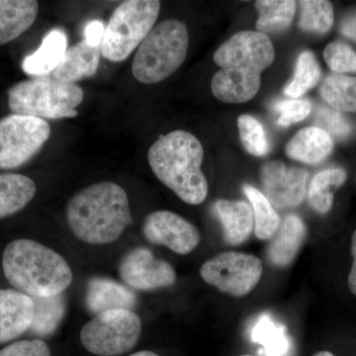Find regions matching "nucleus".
Instances as JSON below:
<instances>
[{"label":"nucleus","instance_id":"f257e3e1","mask_svg":"<svg viewBox=\"0 0 356 356\" xmlns=\"http://www.w3.org/2000/svg\"><path fill=\"white\" fill-rule=\"evenodd\" d=\"M275 57L266 34L257 31L236 33L214 54L221 69L211 83L213 95L226 103H243L254 98L261 84V72Z\"/></svg>","mask_w":356,"mask_h":356},{"label":"nucleus","instance_id":"f03ea898","mask_svg":"<svg viewBox=\"0 0 356 356\" xmlns=\"http://www.w3.org/2000/svg\"><path fill=\"white\" fill-rule=\"evenodd\" d=\"M67 222L70 231L84 243H113L132 222L127 193L111 181L89 185L70 199Z\"/></svg>","mask_w":356,"mask_h":356},{"label":"nucleus","instance_id":"7ed1b4c3","mask_svg":"<svg viewBox=\"0 0 356 356\" xmlns=\"http://www.w3.org/2000/svg\"><path fill=\"white\" fill-rule=\"evenodd\" d=\"M204 149L200 140L186 131L161 136L149 147L147 159L159 181L191 205L208 195V182L201 170Z\"/></svg>","mask_w":356,"mask_h":356},{"label":"nucleus","instance_id":"20e7f679","mask_svg":"<svg viewBox=\"0 0 356 356\" xmlns=\"http://www.w3.org/2000/svg\"><path fill=\"white\" fill-rule=\"evenodd\" d=\"M2 268L10 284L31 298L62 294L72 284V269L64 257L27 238L7 245Z\"/></svg>","mask_w":356,"mask_h":356},{"label":"nucleus","instance_id":"39448f33","mask_svg":"<svg viewBox=\"0 0 356 356\" xmlns=\"http://www.w3.org/2000/svg\"><path fill=\"white\" fill-rule=\"evenodd\" d=\"M83 89L49 76H33L13 84L7 91L13 114L43 120L76 118V107L83 102Z\"/></svg>","mask_w":356,"mask_h":356},{"label":"nucleus","instance_id":"423d86ee","mask_svg":"<svg viewBox=\"0 0 356 356\" xmlns=\"http://www.w3.org/2000/svg\"><path fill=\"white\" fill-rule=\"evenodd\" d=\"M188 46V30L182 21H163L137 49L132 63L134 77L146 84L165 81L184 64Z\"/></svg>","mask_w":356,"mask_h":356},{"label":"nucleus","instance_id":"0eeeda50","mask_svg":"<svg viewBox=\"0 0 356 356\" xmlns=\"http://www.w3.org/2000/svg\"><path fill=\"white\" fill-rule=\"evenodd\" d=\"M161 2L156 0H128L115 9L104 29L102 42L103 57L110 62H123L153 30Z\"/></svg>","mask_w":356,"mask_h":356},{"label":"nucleus","instance_id":"6e6552de","mask_svg":"<svg viewBox=\"0 0 356 356\" xmlns=\"http://www.w3.org/2000/svg\"><path fill=\"white\" fill-rule=\"evenodd\" d=\"M142 334V322L132 310H113L98 314L83 325V348L98 356L121 355L132 350Z\"/></svg>","mask_w":356,"mask_h":356},{"label":"nucleus","instance_id":"1a4fd4ad","mask_svg":"<svg viewBox=\"0 0 356 356\" xmlns=\"http://www.w3.org/2000/svg\"><path fill=\"white\" fill-rule=\"evenodd\" d=\"M50 135V125L43 119L17 114L0 119V170H13L31 161Z\"/></svg>","mask_w":356,"mask_h":356},{"label":"nucleus","instance_id":"9d476101","mask_svg":"<svg viewBox=\"0 0 356 356\" xmlns=\"http://www.w3.org/2000/svg\"><path fill=\"white\" fill-rule=\"evenodd\" d=\"M262 262L255 255L226 252L203 264L200 275L207 284L232 296L242 297L252 292L262 276Z\"/></svg>","mask_w":356,"mask_h":356},{"label":"nucleus","instance_id":"9b49d317","mask_svg":"<svg viewBox=\"0 0 356 356\" xmlns=\"http://www.w3.org/2000/svg\"><path fill=\"white\" fill-rule=\"evenodd\" d=\"M122 280L129 287L143 291L170 287L177 274L168 262L156 259L147 248H136L124 255L119 264Z\"/></svg>","mask_w":356,"mask_h":356},{"label":"nucleus","instance_id":"f8f14e48","mask_svg":"<svg viewBox=\"0 0 356 356\" xmlns=\"http://www.w3.org/2000/svg\"><path fill=\"white\" fill-rule=\"evenodd\" d=\"M143 233L149 243L165 245L178 254H191L200 243L196 227L170 211H156L147 215Z\"/></svg>","mask_w":356,"mask_h":356},{"label":"nucleus","instance_id":"ddd939ff","mask_svg":"<svg viewBox=\"0 0 356 356\" xmlns=\"http://www.w3.org/2000/svg\"><path fill=\"white\" fill-rule=\"evenodd\" d=\"M264 196L277 209H289L303 202L308 173L281 161L264 163L261 172Z\"/></svg>","mask_w":356,"mask_h":356},{"label":"nucleus","instance_id":"4468645a","mask_svg":"<svg viewBox=\"0 0 356 356\" xmlns=\"http://www.w3.org/2000/svg\"><path fill=\"white\" fill-rule=\"evenodd\" d=\"M33 312L31 297L17 290L0 289V343L27 332L31 327Z\"/></svg>","mask_w":356,"mask_h":356},{"label":"nucleus","instance_id":"2eb2a0df","mask_svg":"<svg viewBox=\"0 0 356 356\" xmlns=\"http://www.w3.org/2000/svg\"><path fill=\"white\" fill-rule=\"evenodd\" d=\"M137 303L135 293L125 285L106 277H92L86 286V305L90 313L132 310Z\"/></svg>","mask_w":356,"mask_h":356},{"label":"nucleus","instance_id":"dca6fc26","mask_svg":"<svg viewBox=\"0 0 356 356\" xmlns=\"http://www.w3.org/2000/svg\"><path fill=\"white\" fill-rule=\"evenodd\" d=\"M102 44L91 43L83 38L67 48L62 62L51 76L65 83H76L95 76L102 58Z\"/></svg>","mask_w":356,"mask_h":356},{"label":"nucleus","instance_id":"f3484780","mask_svg":"<svg viewBox=\"0 0 356 356\" xmlns=\"http://www.w3.org/2000/svg\"><path fill=\"white\" fill-rule=\"evenodd\" d=\"M215 211L224 228L225 242L229 245H241L252 235L254 217L250 203L221 199L215 203Z\"/></svg>","mask_w":356,"mask_h":356},{"label":"nucleus","instance_id":"a211bd4d","mask_svg":"<svg viewBox=\"0 0 356 356\" xmlns=\"http://www.w3.org/2000/svg\"><path fill=\"white\" fill-rule=\"evenodd\" d=\"M306 236L303 220L295 214L287 215L280 222L268 248V259L276 266H287L298 254Z\"/></svg>","mask_w":356,"mask_h":356},{"label":"nucleus","instance_id":"6ab92c4d","mask_svg":"<svg viewBox=\"0 0 356 356\" xmlns=\"http://www.w3.org/2000/svg\"><path fill=\"white\" fill-rule=\"evenodd\" d=\"M67 50V37L65 33L62 29L51 30L44 37L39 48L24 58L23 72L31 77L49 76L57 69Z\"/></svg>","mask_w":356,"mask_h":356},{"label":"nucleus","instance_id":"aec40b11","mask_svg":"<svg viewBox=\"0 0 356 356\" xmlns=\"http://www.w3.org/2000/svg\"><path fill=\"white\" fill-rule=\"evenodd\" d=\"M38 13L39 3L35 0H0V46L31 28Z\"/></svg>","mask_w":356,"mask_h":356},{"label":"nucleus","instance_id":"412c9836","mask_svg":"<svg viewBox=\"0 0 356 356\" xmlns=\"http://www.w3.org/2000/svg\"><path fill=\"white\" fill-rule=\"evenodd\" d=\"M334 147L332 138L323 129L309 127L297 133L287 144L290 159L308 165H318L329 156Z\"/></svg>","mask_w":356,"mask_h":356},{"label":"nucleus","instance_id":"4be33fe9","mask_svg":"<svg viewBox=\"0 0 356 356\" xmlns=\"http://www.w3.org/2000/svg\"><path fill=\"white\" fill-rule=\"evenodd\" d=\"M37 192L32 178L19 173L0 175V219L13 216L31 202Z\"/></svg>","mask_w":356,"mask_h":356},{"label":"nucleus","instance_id":"5701e85b","mask_svg":"<svg viewBox=\"0 0 356 356\" xmlns=\"http://www.w3.org/2000/svg\"><path fill=\"white\" fill-rule=\"evenodd\" d=\"M259 13L257 32L276 33L286 30L291 25L296 2L292 0H259L255 2Z\"/></svg>","mask_w":356,"mask_h":356},{"label":"nucleus","instance_id":"b1692460","mask_svg":"<svg viewBox=\"0 0 356 356\" xmlns=\"http://www.w3.org/2000/svg\"><path fill=\"white\" fill-rule=\"evenodd\" d=\"M252 339L261 344L264 356H288L290 341L286 329L280 323L274 322L268 315H261L255 321L252 329Z\"/></svg>","mask_w":356,"mask_h":356},{"label":"nucleus","instance_id":"393cba45","mask_svg":"<svg viewBox=\"0 0 356 356\" xmlns=\"http://www.w3.org/2000/svg\"><path fill=\"white\" fill-rule=\"evenodd\" d=\"M33 320L29 331L37 336H50L57 330L65 313L64 295L58 294L44 298H31Z\"/></svg>","mask_w":356,"mask_h":356},{"label":"nucleus","instance_id":"a878e982","mask_svg":"<svg viewBox=\"0 0 356 356\" xmlns=\"http://www.w3.org/2000/svg\"><path fill=\"white\" fill-rule=\"evenodd\" d=\"M346 172L341 168L323 170L312 179L309 187V202L313 209L320 214L331 210L334 193L346 182Z\"/></svg>","mask_w":356,"mask_h":356},{"label":"nucleus","instance_id":"bb28decb","mask_svg":"<svg viewBox=\"0 0 356 356\" xmlns=\"http://www.w3.org/2000/svg\"><path fill=\"white\" fill-rule=\"evenodd\" d=\"M243 192L254 211V234L259 240H269L275 235L276 231L280 228V218L275 208L267 200L264 194L259 189L245 184Z\"/></svg>","mask_w":356,"mask_h":356},{"label":"nucleus","instance_id":"cd10ccee","mask_svg":"<svg viewBox=\"0 0 356 356\" xmlns=\"http://www.w3.org/2000/svg\"><path fill=\"white\" fill-rule=\"evenodd\" d=\"M320 92L332 109L356 112V77L331 74L321 86Z\"/></svg>","mask_w":356,"mask_h":356},{"label":"nucleus","instance_id":"c85d7f7f","mask_svg":"<svg viewBox=\"0 0 356 356\" xmlns=\"http://www.w3.org/2000/svg\"><path fill=\"white\" fill-rule=\"evenodd\" d=\"M321 79V67L311 51L300 54L292 81L284 88L285 95L298 98L314 88Z\"/></svg>","mask_w":356,"mask_h":356},{"label":"nucleus","instance_id":"c756f323","mask_svg":"<svg viewBox=\"0 0 356 356\" xmlns=\"http://www.w3.org/2000/svg\"><path fill=\"white\" fill-rule=\"evenodd\" d=\"M301 16L299 26L308 32L325 34L334 24V8L331 2L325 0H303L300 1Z\"/></svg>","mask_w":356,"mask_h":356},{"label":"nucleus","instance_id":"7c9ffc66","mask_svg":"<svg viewBox=\"0 0 356 356\" xmlns=\"http://www.w3.org/2000/svg\"><path fill=\"white\" fill-rule=\"evenodd\" d=\"M241 140L248 153L257 156H266L269 152V143L261 122L250 115H242L238 119Z\"/></svg>","mask_w":356,"mask_h":356},{"label":"nucleus","instance_id":"2f4dec72","mask_svg":"<svg viewBox=\"0 0 356 356\" xmlns=\"http://www.w3.org/2000/svg\"><path fill=\"white\" fill-rule=\"evenodd\" d=\"M325 62L337 74L356 72V54L343 42H332L325 49Z\"/></svg>","mask_w":356,"mask_h":356},{"label":"nucleus","instance_id":"473e14b6","mask_svg":"<svg viewBox=\"0 0 356 356\" xmlns=\"http://www.w3.org/2000/svg\"><path fill=\"white\" fill-rule=\"evenodd\" d=\"M316 127L323 129L330 136L344 139L351 133L350 122L341 115V112L330 108V107L320 106L316 112Z\"/></svg>","mask_w":356,"mask_h":356},{"label":"nucleus","instance_id":"72a5a7b5","mask_svg":"<svg viewBox=\"0 0 356 356\" xmlns=\"http://www.w3.org/2000/svg\"><path fill=\"white\" fill-rule=\"evenodd\" d=\"M273 109L280 113L277 119L278 125L287 127L291 124L304 120L310 114L312 105L308 100L288 99L276 102Z\"/></svg>","mask_w":356,"mask_h":356},{"label":"nucleus","instance_id":"f704fd0d","mask_svg":"<svg viewBox=\"0 0 356 356\" xmlns=\"http://www.w3.org/2000/svg\"><path fill=\"white\" fill-rule=\"evenodd\" d=\"M0 356H51L50 348L41 339L16 341L0 350Z\"/></svg>","mask_w":356,"mask_h":356},{"label":"nucleus","instance_id":"c9c22d12","mask_svg":"<svg viewBox=\"0 0 356 356\" xmlns=\"http://www.w3.org/2000/svg\"><path fill=\"white\" fill-rule=\"evenodd\" d=\"M104 29L105 27L102 21H90L84 30V38L91 43L102 44Z\"/></svg>","mask_w":356,"mask_h":356},{"label":"nucleus","instance_id":"e433bc0d","mask_svg":"<svg viewBox=\"0 0 356 356\" xmlns=\"http://www.w3.org/2000/svg\"><path fill=\"white\" fill-rule=\"evenodd\" d=\"M351 254L353 257V264L348 275V287L350 292L356 296V229L351 238Z\"/></svg>","mask_w":356,"mask_h":356},{"label":"nucleus","instance_id":"4c0bfd02","mask_svg":"<svg viewBox=\"0 0 356 356\" xmlns=\"http://www.w3.org/2000/svg\"><path fill=\"white\" fill-rule=\"evenodd\" d=\"M341 32L348 38L356 41V14L348 16L341 24Z\"/></svg>","mask_w":356,"mask_h":356},{"label":"nucleus","instance_id":"58836bf2","mask_svg":"<svg viewBox=\"0 0 356 356\" xmlns=\"http://www.w3.org/2000/svg\"><path fill=\"white\" fill-rule=\"evenodd\" d=\"M130 356H161V355H156V353H153V351L143 350V351H138V353H133V355H131Z\"/></svg>","mask_w":356,"mask_h":356},{"label":"nucleus","instance_id":"ea45409f","mask_svg":"<svg viewBox=\"0 0 356 356\" xmlns=\"http://www.w3.org/2000/svg\"><path fill=\"white\" fill-rule=\"evenodd\" d=\"M313 356H334L332 353H329V351H318V353H315Z\"/></svg>","mask_w":356,"mask_h":356},{"label":"nucleus","instance_id":"a19ab883","mask_svg":"<svg viewBox=\"0 0 356 356\" xmlns=\"http://www.w3.org/2000/svg\"><path fill=\"white\" fill-rule=\"evenodd\" d=\"M241 356H252V355H241Z\"/></svg>","mask_w":356,"mask_h":356}]
</instances>
